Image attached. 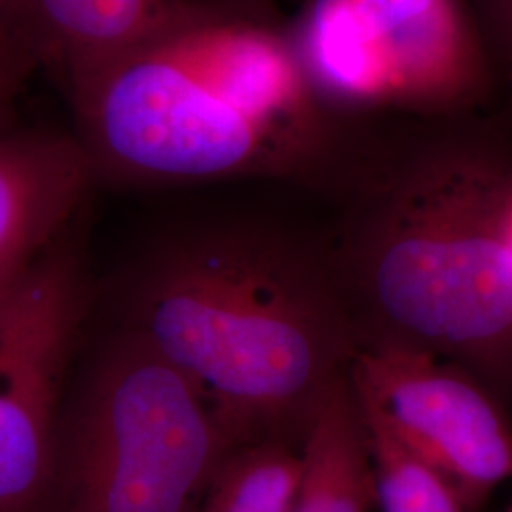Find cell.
<instances>
[{
	"mask_svg": "<svg viewBox=\"0 0 512 512\" xmlns=\"http://www.w3.org/2000/svg\"><path fill=\"white\" fill-rule=\"evenodd\" d=\"M40 65L27 0H0V129L27 78Z\"/></svg>",
	"mask_w": 512,
	"mask_h": 512,
	"instance_id": "4fadbf2b",
	"label": "cell"
},
{
	"mask_svg": "<svg viewBox=\"0 0 512 512\" xmlns=\"http://www.w3.org/2000/svg\"><path fill=\"white\" fill-rule=\"evenodd\" d=\"M120 329L196 387L232 448H302L359 351L329 236L262 217L203 220L152 245Z\"/></svg>",
	"mask_w": 512,
	"mask_h": 512,
	"instance_id": "7a4b0ae2",
	"label": "cell"
},
{
	"mask_svg": "<svg viewBox=\"0 0 512 512\" xmlns=\"http://www.w3.org/2000/svg\"><path fill=\"white\" fill-rule=\"evenodd\" d=\"M73 103L95 179L321 190L359 126L330 112L272 0H183Z\"/></svg>",
	"mask_w": 512,
	"mask_h": 512,
	"instance_id": "3957f363",
	"label": "cell"
},
{
	"mask_svg": "<svg viewBox=\"0 0 512 512\" xmlns=\"http://www.w3.org/2000/svg\"><path fill=\"white\" fill-rule=\"evenodd\" d=\"M300 475L298 446L279 440L243 444L220 463L198 512H291Z\"/></svg>",
	"mask_w": 512,
	"mask_h": 512,
	"instance_id": "8fae6325",
	"label": "cell"
},
{
	"mask_svg": "<svg viewBox=\"0 0 512 512\" xmlns=\"http://www.w3.org/2000/svg\"><path fill=\"white\" fill-rule=\"evenodd\" d=\"M507 247H509V256H511V264H512V209H511V219H509V232H507Z\"/></svg>",
	"mask_w": 512,
	"mask_h": 512,
	"instance_id": "e0dca14e",
	"label": "cell"
},
{
	"mask_svg": "<svg viewBox=\"0 0 512 512\" xmlns=\"http://www.w3.org/2000/svg\"><path fill=\"white\" fill-rule=\"evenodd\" d=\"M302 475L291 512H370L376 475L351 378L330 391L300 448Z\"/></svg>",
	"mask_w": 512,
	"mask_h": 512,
	"instance_id": "30bf717a",
	"label": "cell"
},
{
	"mask_svg": "<svg viewBox=\"0 0 512 512\" xmlns=\"http://www.w3.org/2000/svg\"><path fill=\"white\" fill-rule=\"evenodd\" d=\"M92 181L74 135L0 129V294L65 236Z\"/></svg>",
	"mask_w": 512,
	"mask_h": 512,
	"instance_id": "ba28073f",
	"label": "cell"
},
{
	"mask_svg": "<svg viewBox=\"0 0 512 512\" xmlns=\"http://www.w3.org/2000/svg\"><path fill=\"white\" fill-rule=\"evenodd\" d=\"M361 412L368 433L376 475V505L380 511L467 512L448 484L414 458L382 421L363 406Z\"/></svg>",
	"mask_w": 512,
	"mask_h": 512,
	"instance_id": "7c38bea8",
	"label": "cell"
},
{
	"mask_svg": "<svg viewBox=\"0 0 512 512\" xmlns=\"http://www.w3.org/2000/svg\"><path fill=\"white\" fill-rule=\"evenodd\" d=\"M349 378L359 403L439 475L465 511L512 480V429L492 391L429 353L359 349Z\"/></svg>",
	"mask_w": 512,
	"mask_h": 512,
	"instance_id": "52a82bcc",
	"label": "cell"
},
{
	"mask_svg": "<svg viewBox=\"0 0 512 512\" xmlns=\"http://www.w3.org/2000/svg\"><path fill=\"white\" fill-rule=\"evenodd\" d=\"M475 2L490 35L512 29V0H475Z\"/></svg>",
	"mask_w": 512,
	"mask_h": 512,
	"instance_id": "5bb4252c",
	"label": "cell"
},
{
	"mask_svg": "<svg viewBox=\"0 0 512 512\" xmlns=\"http://www.w3.org/2000/svg\"><path fill=\"white\" fill-rule=\"evenodd\" d=\"M490 37L494 40L495 48H497V52L501 55L503 63L507 65V69H509L512 76V29L499 31V33L490 35Z\"/></svg>",
	"mask_w": 512,
	"mask_h": 512,
	"instance_id": "9a60e30c",
	"label": "cell"
},
{
	"mask_svg": "<svg viewBox=\"0 0 512 512\" xmlns=\"http://www.w3.org/2000/svg\"><path fill=\"white\" fill-rule=\"evenodd\" d=\"M183 0H27L40 65L71 101L147 38Z\"/></svg>",
	"mask_w": 512,
	"mask_h": 512,
	"instance_id": "9c48e42d",
	"label": "cell"
},
{
	"mask_svg": "<svg viewBox=\"0 0 512 512\" xmlns=\"http://www.w3.org/2000/svg\"><path fill=\"white\" fill-rule=\"evenodd\" d=\"M287 23L313 90L353 126L512 105L475 0H302Z\"/></svg>",
	"mask_w": 512,
	"mask_h": 512,
	"instance_id": "5b68a950",
	"label": "cell"
},
{
	"mask_svg": "<svg viewBox=\"0 0 512 512\" xmlns=\"http://www.w3.org/2000/svg\"><path fill=\"white\" fill-rule=\"evenodd\" d=\"M505 512H512V503H511V507H509V509H507V511Z\"/></svg>",
	"mask_w": 512,
	"mask_h": 512,
	"instance_id": "ac0fdd59",
	"label": "cell"
},
{
	"mask_svg": "<svg viewBox=\"0 0 512 512\" xmlns=\"http://www.w3.org/2000/svg\"><path fill=\"white\" fill-rule=\"evenodd\" d=\"M232 450L196 387L118 329L63 404L42 512H198Z\"/></svg>",
	"mask_w": 512,
	"mask_h": 512,
	"instance_id": "277c9868",
	"label": "cell"
},
{
	"mask_svg": "<svg viewBox=\"0 0 512 512\" xmlns=\"http://www.w3.org/2000/svg\"><path fill=\"white\" fill-rule=\"evenodd\" d=\"M359 349L429 353L512 395V105L359 131L321 190Z\"/></svg>",
	"mask_w": 512,
	"mask_h": 512,
	"instance_id": "6da1fadb",
	"label": "cell"
},
{
	"mask_svg": "<svg viewBox=\"0 0 512 512\" xmlns=\"http://www.w3.org/2000/svg\"><path fill=\"white\" fill-rule=\"evenodd\" d=\"M86 311L65 236L19 277L0 349V512H42L69 357Z\"/></svg>",
	"mask_w": 512,
	"mask_h": 512,
	"instance_id": "8992f818",
	"label": "cell"
},
{
	"mask_svg": "<svg viewBox=\"0 0 512 512\" xmlns=\"http://www.w3.org/2000/svg\"><path fill=\"white\" fill-rule=\"evenodd\" d=\"M18 281H16V283H18ZM16 283H14L8 291H4V293L0 294V349H2L4 332H6V325H8V319H10V311H12V300H14Z\"/></svg>",
	"mask_w": 512,
	"mask_h": 512,
	"instance_id": "2e32d148",
	"label": "cell"
}]
</instances>
